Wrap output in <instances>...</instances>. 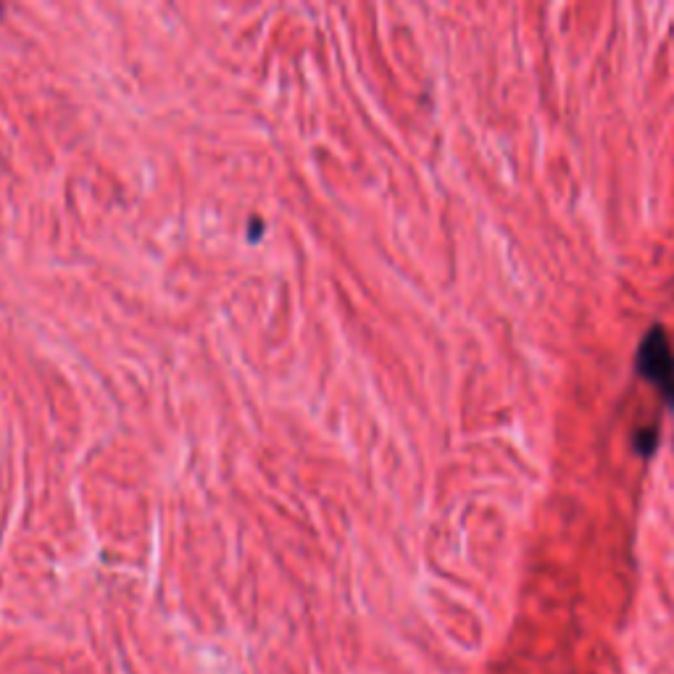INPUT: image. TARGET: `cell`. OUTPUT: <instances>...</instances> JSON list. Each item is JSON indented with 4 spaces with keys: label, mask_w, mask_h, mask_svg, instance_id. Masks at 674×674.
<instances>
[{
    "label": "cell",
    "mask_w": 674,
    "mask_h": 674,
    "mask_svg": "<svg viewBox=\"0 0 674 674\" xmlns=\"http://www.w3.org/2000/svg\"><path fill=\"white\" fill-rule=\"evenodd\" d=\"M635 372L674 412V345L662 324H651L645 330L635 353Z\"/></svg>",
    "instance_id": "obj_1"
},
{
    "label": "cell",
    "mask_w": 674,
    "mask_h": 674,
    "mask_svg": "<svg viewBox=\"0 0 674 674\" xmlns=\"http://www.w3.org/2000/svg\"><path fill=\"white\" fill-rule=\"evenodd\" d=\"M659 448V427H641L632 433V450L641 458H651Z\"/></svg>",
    "instance_id": "obj_2"
}]
</instances>
